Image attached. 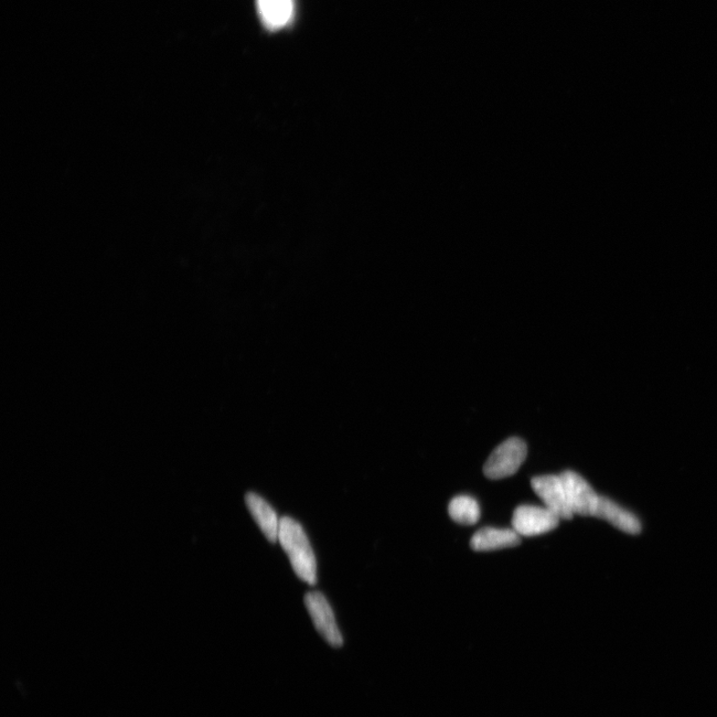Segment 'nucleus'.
I'll return each instance as SVG.
<instances>
[{"label":"nucleus","mask_w":717,"mask_h":717,"mask_svg":"<svg viewBox=\"0 0 717 717\" xmlns=\"http://www.w3.org/2000/svg\"><path fill=\"white\" fill-rule=\"evenodd\" d=\"M283 550L292 565L295 574L309 585L317 582V563L312 545L303 528L289 517L281 519L278 533Z\"/></svg>","instance_id":"nucleus-1"},{"label":"nucleus","mask_w":717,"mask_h":717,"mask_svg":"<svg viewBox=\"0 0 717 717\" xmlns=\"http://www.w3.org/2000/svg\"><path fill=\"white\" fill-rule=\"evenodd\" d=\"M528 456V446L518 437L508 438L490 455L484 467L489 479H502L517 473Z\"/></svg>","instance_id":"nucleus-2"},{"label":"nucleus","mask_w":717,"mask_h":717,"mask_svg":"<svg viewBox=\"0 0 717 717\" xmlns=\"http://www.w3.org/2000/svg\"><path fill=\"white\" fill-rule=\"evenodd\" d=\"M565 489L567 502L573 515L595 517L600 501L592 487L579 475L566 470L560 475Z\"/></svg>","instance_id":"nucleus-3"},{"label":"nucleus","mask_w":717,"mask_h":717,"mask_svg":"<svg viewBox=\"0 0 717 717\" xmlns=\"http://www.w3.org/2000/svg\"><path fill=\"white\" fill-rule=\"evenodd\" d=\"M305 606L318 633L334 648L343 645L336 619L327 599L323 593L310 592L304 598Z\"/></svg>","instance_id":"nucleus-4"},{"label":"nucleus","mask_w":717,"mask_h":717,"mask_svg":"<svg viewBox=\"0 0 717 717\" xmlns=\"http://www.w3.org/2000/svg\"><path fill=\"white\" fill-rule=\"evenodd\" d=\"M560 518L546 507L521 506L515 510L512 527L521 537H538L559 526Z\"/></svg>","instance_id":"nucleus-5"},{"label":"nucleus","mask_w":717,"mask_h":717,"mask_svg":"<svg viewBox=\"0 0 717 717\" xmlns=\"http://www.w3.org/2000/svg\"><path fill=\"white\" fill-rule=\"evenodd\" d=\"M531 487L546 508L549 509L560 519H572L573 513L567 502L566 494L560 476H542L531 480Z\"/></svg>","instance_id":"nucleus-6"},{"label":"nucleus","mask_w":717,"mask_h":717,"mask_svg":"<svg viewBox=\"0 0 717 717\" xmlns=\"http://www.w3.org/2000/svg\"><path fill=\"white\" fill-rule=\"evenodd\" d=\"M245 505L267 540L275 543L280 533L281 520L278 519L275 510L269 502L259 495L249 492L245 496Z\"/></svg>","instance_id":"nucleus-7"},{"label":"nucleus","mask_w":717,"mask_h":717,"mask_svg":"<svg viewBox=\"0 0 717 717\" xmlns=\"http://www.w3.org/2000/svg\"><path fill=\"white\" fill-rule=\"evenodd\" d=\"M520 541V535L515 529L486 528L474 535L470 546L475 551H492L516 548Z\"/></svg>","instance_id":"nucleus-8"},{"label":"nucleus","mask_w":717,"mask_h":717,"mask_svg":"<svg viewBox=\"0 0 717 717\" xmlns=\"http://www.w3.org/2000/svg\"><path fill=\"white\" fill-rule=\"evenodd\" d=\"M595 517L605 519L620 530L630 534H638L641 528L640 520L633 513L604 497L599 501Z\"/></svg>","instance_id":"nucleus-9"},{"label":"nucleus","mask_w":717,"mask_h":717,"mask_svg":"<svg viewBox=\"0 0 717 717\" xmlns=\"http://www.w3.org/2000/svg\"><path fill=\"white\" fill-rule=\"evenodd\" d=\"M263 25L271 30L286 26L293 17V0H258Z\"/></svg>","instance_id":"nucleus-10"},{"label":"nucleus","mask_w":717,"mask_h":717,"mask_svg":"<svg viewBox=\"0 0 717 717\" xmlns=\"http://www.w3.org/2000/svg\"><path fill=\"white\" fill-rule=\"evenodd\" d=\"M448 515L462 526H475L480 517V508L474 497L460 496L449 503Z\"/></svg>","instance_id":"nucleus-11"}]
</instances>
